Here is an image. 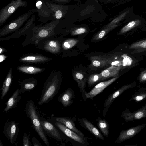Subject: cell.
<instances>
[{
    "label": "cell",
    "instance_id": "1f68e13d",
    "mask_svg": "<svg viewBox=\"0 0 146 146\" xmlns=\"http://www.w3.org/2000/svg\"><path fill=\"white\" fill-rule=\"evenodd\" d=\"M118 25H115L104 29L96 35L93 38L92 40L97 41L103 38L109 31L117 26Z\"/></svg>",
    "mask_w": 146,
    "mask_h": 146
},
{
    "label": "cell",
    "instance_id": "ab89813d",
    "mask_svg": "<svg viewBox=\"0 0 146 146\" xmlns=\"http://www.w3.org/2000/svg\"><path fill=\"white\" fill-rule=\"evenodd\" d=\"M7 56L3 54H1L0 55V62L1 63L4 60L7 58Z\"/></svg>",
    "mask_w": 146,
    "mask_h": 146
},
{
    "label": "cell",
    "instance_id": "d6a6232c",
    "mask_svg": "<svg viewBox=\"0 0 146 146\" xmlns=\"http://www.w3.org/2000/svg\"><path fill=\"white\" fill-rule=\"evenodd\" d=\"M102 80L103 79L100 73L92 74L89 76L88 80V87H91L95 84Z\"/></svg>",
    "mask_w": 146,
    "mask_h": 146
},
{
    "label": "cell",
    "instance_id": "8d00e7d4",
    "mask_svg": "<svg viewBox=\"0 0 146 146\" xmlns=\"http://www.w3.org/2000/svg\"><path fill=\"white\" fill-rule=\"evenodd\" d=\"M86 31V30L85 28H79L73 31L71 33V35L74 36L79 35L84 33Z\"/></svg>",
    "mask_w": 146,
    "mask_h": 146
},
{
    "label": "cell",
    "instance_id": "30bf717a",
    "mask_svg": "<svg viewBox=\"0 0 146 146\" xmlns=\"http://www.w3.org/2000/svg\"><path fill=\"white\" fill-rule=\"evenodd\" d=\"M18 123L14 121H9L5 123L3 127V133L11 143L16 142L19 133Z\"/></svg>",
    "mask_w": 146,
    "mask_h": 146
},
{
    "label": "cell",
    "instance_id": "7c38bea8",
    "mask_svg": "<svg viewBox=\"0 0 146 146\" xmlns=\"http://www.w3.org/2000/svg\"><path fill=\"white\" fill-rule=\"evenodd\" d=\"M36 19L35 15L33 14L22 27L12 35L4 38H0V41L8 40L13 38H18L23 35H26L28 30L34 23Z\"/></svg>",
    "mask_w": 146,
    "mask_h": 146
},
{
    "label": "cell",
    "instance_id": "f1b7e54d",
    "mask_svg": "<svg viewBox=\"0 0 146 146\" xmlns=\"http://www.w3.org/2000/svg\"><path fill=\"white\" fill-rule=\"evenodd\" d=\"M92 64L94 66L102 68L110 64L111 60L110 59L103 58L99 56H93L90 57Z\"/></svg>",
    "mask_w": 146,
    "mask_h": 146
},
{
    "label": "cell",
    "instance_id": "9c48e42d",
    "mask_svg": "<svg viewBox=\"0 0 146 146\" xmlns=\"http://www.w3.org/2000/svg\"><path fill=\"white\" fill-rule=\"evenodd\" d=\"M52 60V58L41 54L28 53L21 56L19 59V61L21 63L27 64H44Z\"/></svg>",
    "mask_w": 146,
    "mask_h": 146
},
{
    "label": "cell",
    "instance_id": "44dd1931",
    "mask_svg": "<svg viewBox=\"0 0 146 146\" xmlns=\"http://www.w3.org/2000/svg\"><path fill=\"white\" fill-rule=\"evenodd\" d=\"M78 121L81 126L89 131L96 138L104 140V138L98 129L88 119L84 118L78 119Z\"/></svg>",
    "mask_w": 146,
    "mask_h": 146
},
{
    "label": "cell",
    "instance_id": "60d3db41",
    "mask_svg": "<svg viewBox=\"0 0 146 146\" xmlns=\"http://www.w3.org/2000/svg\"><path fill=\"white\" fill-rule=\"evenodd\" d=\"M7 50L3 47L1 46L0 47V54H2L5 52H7Z\"/></svg>",
    "mask_w": 146,
    "mask_h": 146
},
{
    "label": "cell",
    "instance_id": "4fadbf2b",
    "mask_svg": "<svg viewBox=\"0 0 146 146\" xmlns=\"http://www.w3.org/2000/svg\"><path fill=\"white\" fill-rule=\"evenodd\" d=\"M42 128L45 134L58 141L62 140L60 134L57 128L51 123L44 119H40Z\"/></svg>",
    "mask_w": 146,
    "mask_h": 146
},
{
    "label": "cell",
    "instance_id": "6da1fadb",
    "mask_svg": "<svg viewBox=\"0 0 146 146\" xmlns=\"http://www.w3.org/2000/svg\"><path fill=\"white\" fill-rule=\"evenodd\" d=\"M59 21V20H53L44 25H36L34 23L27 32L22 45L25 46L30 44L35 45L43 39L56 36L58 32L56 31L55 28Z\"/></svg>",
    "mask_w": 146,
    "mask_h": 146
},
{
    "label": "cell",
    "instance_id": "484cf974",
    "mask_svg": "<svg viewBox=\"0 0 146 146\" xmlns=\"http://www.w3.org/2000/svg\"><path fill=\"white\" fill-rule=\"evenodd\" d=\"M17 68L19 71L29 74H38L43 72L45 69L44 68L28 65L19 66Z\"/></svg>",
    "mask_w": 146,
    "mask_h": 146
},
{
    "label": "cell",
    "instance_id": "8fae6325",
    "mask_svg": "<svg viewBox=\"0 0 146 146\" xmlns=\"http://www.w3.org/2000/svg\"><path fill=\"white\" fill-rule=\"evenodd\" d=\"M54 124L63 133L74 141L82 145L86 146L88 145L89 143L87 141V138L80 136L59 122L56 121Z\"/></svg>",
    "mask_w": 146,
    "mask_h": 146
},
{
    "label": "cell",
    "instance_id": "2e32d148",
    "mask_svg": "<svg viewBox=\"0 0 146 146\" xmlns=\"http://www.w3.org/2000/svg\"><path fill=\"white\" fill-rule=\"evenodd\" d=\"M135 14L134 11L133 6L127 7L123 10L118 16L104 28L115 25H118L120 23V22L122 21H124L125 23H127L132 17Z\"/></svg>",
    "mask_w": 146,
    "mask_h": 146
},
{
    "label": "cell",
    "instance_id": "ee69618b",
    "mask_svg": "<svg viewBox=\"0 0 146 146\" xmlns=\"http://www.w3.org/2000/svg\"><path fill=\"white\" fill-rule=\"evenodd\" d=\"M143 13L146 14V11H144L143 12Z\"/></svg>",
    "mask_w": 146,
    "mask_h": 146
},
{
    "label": "cell",
    "instance_id": "4316f807",
    "mask_svg": "<svg viewBox=\"0 0 146 146\" xmlns=\"http://www.w3.org/2000/svg\"><path fill=\"white\" fill-rule=\"evenodd\" d=\"M12 68L11 67L9 69L3 82V85L1 88V99H2L4 98L9 91L12 82Z\"/></svg>",
    "mask_w": 146,
    "mask_h": 146
},
{
    "label": "cell",
    "instance_id": "9a60e30c",
    "mask_svg": "<svg viewBox=\"0 0 146 146\" xmlns=\"http://www.w3.org/2000/svg\"><path fill=\"white\" fill-rule=\"evenodd\" d=\"M133 84H131L125 85L108 96L104 104V108L103 111V115L104 117L105 116L108 109L114 100L125 91L133 88L134 86Z\"/></svg>",
    "mask_w": 146,
    "mask_h": 146
},
{
    "label": "cell",
    "instance_id": "4dcf8cb0",
    "mask_svg": "<svg viewBox=\"0 0 146 146\" xmlns=\"http://www.w3.org/2000/svg\"><path fill=\"white\" fill-rule=\"evenodd\" d=\"M129 48L135 50L133 53L146 51V39L132 44L129 46Z\"/></svg>",
    "mask_w": 146,
    "mask_h": 146
},
{
    "label": "cell",
    "instance_id": "7a4b0ae2",
    "mask_svg": "<svg viewBox=\"0 0 146 146\" xmlns=\"http://www.w3.org/2000/svg\"><path fill=\"white\" fill-rule=\"evenodd\" d=\"M62 81L60 71L51 72L44 83L38 104L42 105L50 102L58 92Z\"/></svg>",
    "mask_w": 146,
    "mask_h": 146
},
{
    "label": "cell",
    "instance_id": "d4e9b609",
    "mask_svg": "<svg viewBox=\"0 0 146 146\" xmlns=\"http://www.w3.org/2000/svg\"><path fill=\"white\" fill-rule=\"evenodd\" d=\"M20 94V89H18L5 103L6 106L3 112H6L9 110L16 107L18 102L22 98L21 96L19 95Z\"/></svg>",
    "mask_w": 146,
    "mask_h": 146
},
{
    "label": "cell",
    "instance_id": "f35d334b",
    "mask_svg": "<svg viewBox=\"0 0 146 146\" xmlns=\"http://www.w3.org/2000/svg\"><path fill=\"white\" fill-rule=\"evenodd\" d=\"M33 145V146H42L41 143L34 137H33L32 139Z\"/></svg>",
    "mask_w": 146,
    "mask_h": 146
},
{
    "label": "cell",
    "instance_id": "cb8c5ba5",
    "mask_svg": "<svg viewBox=\"0 0 146 146\" xmlns=\"http://www.w3.org/2000/svg\"><path fill=\"white\" fill-rule=\"evenodd\" d=\"M21 88L20 89V94H24L26 92H30L34 89L38 85L37 80L31 77L24 79L22 81H19Z\"/></svg>",
    "mask_w": 146,
    "mask_h": 146
},
{
    "label": "cell",
    "instance_id": "83f0119b",
    "mask_svg": "<svg viewBox=\"0 0 146 146\" xmlns=\"http://www.w3.org/2000/svg\"><path fill=\"white\" fill-rule=\"evenodd\" d=\"M120 69L119 67L112 66L103 70L100 73L103 80L110 78L118 76Z\"/></svg>",
    "mask_w": 146,
    "mask_h": 146
},
{
    "label": "cell",
    "instance_id": "277c9868",
    "mask_svg": "<svg viewBox=\"0 0 146 146\" xmlns=\"http://www.w3.org/2000/svg\"><path fill=\"white\" fill-rule=\"evenodd\" d=\"M37 11L36 8L31 9L4 25L0 29V38L18 30Z\"/></svg>",
    "mask_w": 146,
    "mask_h": 146
},
{
    "label": "cell",
    "instance_id": "5b68a950",
    "mask_svg": "<svg viewBox=\"0 0 146 146\" xmlns=\"http://www.w3.org/2000/svg\"><path fill=\"white\" fill-rule=\"evenodd\" d=\"M50 37L39 41L35 45L38 49L54 54H58L61 51L62 44L60 38Z\"/></svg>",
    "mask_w": 146,
    "mask_h": 146
},
{
    "label": "cell",
    "instance_id": "52a82bcc",
    "mask_svg": "<svg viewBox=\"0 0 146 146\" xmlns=\"http://www.w3.org/2000/svg\"><path fill=\"white\" fill-rule=\"evenodd\" d=\"M146 25V20L145 18L142 16L135 14L121 29L118 34L121 35L136 29L143 28Z\"/></svg>",
    "mask_w": 146,
    "mask_h": 146
},
{
    "label": "cell",
    "instance_id": "b9f144b4",
    "mask_svg": "<svg viewBox=\"0 0 146 146\" xmlns=\"http://www.w3.org/2000/svg\"><path fill=\"white\" fill-rule=\"evenodd\" d=\"M51 1L54 3L61 2H63L64 0H50Z\"/></svg>",
    "mask_w": 146,
    "mask_h": 146
},
{
    "label": "cell",
    "instance_id": "e575fe53",
    "mask_svg": "<svg viewBox=\"0 0 146 146\" xmlns=\"http://www.w3.org/2000/svg\"><path fill=\"white\" fill-rule=\"evenodd\" d=\"M146 98V92H135L131 99L136 101H139L142 100Z\"/></svg>",
    "mask_w": 146,
    "mask_h": 146
},
{
    "label": "cell",
    "instance_id": "d6986e66",
    "mask_svg": "<svg viewBox=\"0 0 146 146\" xmlns=\"http://www.w3.org/2000/svg\"><path fill=\"white\" fill-rule=\"evenodd\" d=\"M46 4L51 10L53 20H59L63 16V6L49 0H44Z\"/></svg>",
    "mask_w": 146,
    "mask_h": 146
},
{
    "label": "cell",
    "instance_id": "5bb4252c",
    "mask_svg": "<svg viewBox=\"0 0 146 146\" xmlns=\"http://www.w3.org/2000/svg\"><path fill=\"white\" fill-rule=\"evenodd\" d=\"M121 117L126 122L139 119L146 117V104L138 110L131 112L128 109L123 111Z\"/></svg>",
    "mask_w": 146,
    "mask_h": 146
},
{
    "label": "cell",
    "instance_id": "e0dca14e",
    "mask_svg": "<svg viewBox=\"0 0 146 146\" xmlns=\"http://www.w3.org/2000/svg\"><path fill=\"white\" fill-rule=\"evenodd\" d=\"M146 125V124H144L122 130L120 132L115 142L117 143L122 142L133 137L139 133Z\"/></svg>",
    "mask_w": 146,
    "mask_h": 146
},
{
    "label": "cell",
    "instance_id": "8992f818",
    "mask_svg": "<svg viewBox=\"0 0 146 146\" xmlns=\"http://www.w3.org/2000/svg\"><path fill=\"white\" fill-rule=\"evenodd\" d=\"M28 2L23 0H12L0 10V27L20 7H27Z\"/></svg>",
    "mask_w": 146,
    "mask_h": 146
},
{
    "label": "cell",
    "instance_id": "d590c367",
    "mask_svg": "<svg viewBox=\"0 0 146 146\" xmlns=\"http://www.w3.org/2000/svg\"><path fill=\"white\" fill-rule=\"evenodd\" d=\"M23 142L24 146H31L29 137L26 132H25L23 138Z\"/></svg>",
    "mask_w": 146,
    "mask_h": 146
},
{
    "label": "cell",
    "instance_id": "3957f363",
    "mask_svg": "<svg viewBox=\"0 0 146 146\" xmlns=\"http://www.w3.org/2000/svg\"><path fill=\"white\" fill-rule=\"evenodd\" d=\"M25 113L31 119L34 129L47 146H50L49 142L41 126L40 118L38 114L37 108L33 100L30 99L25 107Z\"/></svg>",
    "mask_w": 146,
    "mask_h": 146
},
{
    "label": "cell",
    "instance_id": "f546056e",
    "mask_svg": "<svg viewBox=\"0 0 146 146\" xmlns=\"http://www.w3.org/2000/svg\"><path fill=\"white\" fill-rule=\"evenodd\" d=\"M98 127L103 135L107 137L109 133V125L108 122L104 119L100 117L96 119Z\"/></svg>",
    "mask_w": 146,
    "mask_h": 146
},
{
    "label": "cell",
    "instance_id": "ac0fdd59",
    "mask_svg": "<svg viewBox=\"0 0 146 146\" xmlns=\"http://www.w3.org/2000/svg\"><path fill=\"white\" fill-rule=\"evenodd\" d=\"M119 76H118L108 81L99 83L90 92H87L86 94V98H90L92 100L95 96L102 92L106 87L115 81Z\"/></svg>",
    "mask_w": 146,
    "mask_h": 146
},
{
    "label": "cell",
    "instance_id": "7bdbcfd3",
    "mask_svg": "<svg viewBox=\"0 0 146 146\" xmlns=\"http://www.w3.org/2000/svg\"><path fill=\"white\" fill-rule=\"evenodd\" d=\"M0 146H3V145L2 144V143L1 142V140H0Z\"/></svg>",
    "mask_w": 146,
    "mask_h": 146
},
{
    "label": "cell",
    "instance_id": "ba28073f",
    "mask_svg": "<svg viewBox=\"0 0 146 146\" xmlns=\"http://www.w3.org/2000/svg\"><path fill=\"white\" fill-rule=\"evenodd\" d=\"M35 6L37 9L39 18L37 22H41L43 24H46L52 18V12L46 4L44 0H36Z\"/></svg>",
    "mask_w": 146,
    "mask_h": 146
},
{
    "label": "cell",
    "instance_id": "ffe728a7",
    "mask_svg": "<svg viewBox=\"0 0 146 146\" xmlns=\"http://www.w3.org/2000/svg\"><path fill=\"white\" fill-rule=\"evenodd\" d=\"M73 77L74 80L77 83L83 99L85 101H86L87 99L86 98V94L87 92L85 90V88L87 80V79L82 72L77 71L74 72Z\"/></svg>",
    "mask_w": 146,
    "mask_h": 146
},
{
    "label": "cell",
    "instance_id": "836d02e7",
    "mask_svg": "<svg viewBox=\"0 0 146 146\" xmlns=\"http://www.w3.org/2000/svg\"><path fill=\"white\" fill-rule=\"evenodd\" d=\"M78 40L74 39H69L64 41L62 44V48L63 50L70 49L75 46Z\"/></svg>",
    "mask_w": 146,
    "mask_h": 146
},
{
    "label": "cell",
    "instance_id": "7402d4cb",
    "mask_svg": "<svg viewBox=\"0 0 146 146\" xmlns=\"http://www.w3.org/2000/svg\"><path fill=\"white\" fill-rule=\"evenodd\" d=\"M74 94L70 88H68L58 97V101L61 103L64 107H66L72 105L74 102L73 99Z\"/></svg>",
    "mask_w": 146,
    "mask_h": 146
},
{
    "label": "cell",
    "instance_id": "74e56055",
    "mask_svg": "<svg viewBox=\"0 0 146 146\" xmlns=\"http://www.w3.org/2000/svg\"><path fill=\"white\" fill-rule=\"evenodd\" d=\"M139 81L141 82H143L146 81V70L143 71L140 74Z\"/></svg>",
    "mask_w": 146,
    "mask_h": 146
},
{
    "label": "cell",
    "instance_id": "603a6c76",
    "mask_svg": "<svg viewBox=\"0 0 146 146\" xmlns=\"http://www.w3.org/2000/svg\"><path fill=\"white\" fill-rule=\"evenodd\" d=\"M56 121L59 122L69 129L74 131L80 136L85 137L84 134L76 126L75 123L72 119L68 117H52Z\"/></svg>",
    "mask_w": 146,
    "mask_h": 146
}]
</instances>
